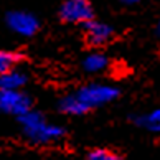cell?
<instances>
[{"label":"cell","instance_id":"7","mask_svg":"<svg viewBox=\"0 0 160 160\" xmlns=\"http://www.w3.org/2000/svg\"><path fill=\"white\" fill-rule=\"evenodd\" d=\"M28 81V76L18 69H10L0 76V89L7 91H22Z\"/></svg>","mask_w":160,"mask_h":160},{"label":"cell","instance_id":"2","mask_svg":"<svg viewBox=\"0 0 160 160\" xmlns=\"http://www.w3.org/2000/svg\"><path fill=\"white\" fill-rule=\"evenodd\" d=\"M119 88L111 86V84H102V82H91V84L81 86L78 91L74 92V96L78 101L84 106L88 111H92L101 106H106L116 101L119 98Z\"/></svg>","mask_w":160,"mask_h":160},{"label":"cell","instance_id":"11","mask_svg":"<svg viewBox=\"0 0 160 160\" xmlns=\"http://www.w3.org/2000/svg\"><path fill=\"white\" fill-rule=\"evenodd\" d=\"M22 60V56L15 51H8V50H0V76L7 71L13 69L15 64Z\"/></svg>","mask_w":160,"mask_h":160},{"label":"cell","instance_id":"14","mask_svg":"<svg viewBox=\"0 0 160 160\" xmlns=\"http://www.w3.org/2000/svg\"><path fill=\"white\" fill-rule=\"evenodd\" d=\"M155 33H157V37L160 38V20L157 22V27H155Z\"/></svg>","mask_w":160,"mask_h":160},{"label":"cell","instance_id":"13","mask_svg":"<svg viewBox=\"0 0 160 160\" xmlns=\"http://www.w3.org/2000/svg\"><path fill=\"white\" fill-rule=\"evenodd\" d=\"M124 5H137L140 2H144V0H121Z\"/></svg>","mask_w":160,"mask_h":160},{"label":"cell","instance_id":"10","mask_svg":"<svg viewBox=\"0 0 160 160\" xmlns=\"http://www.w3.org/2000/svg\"><path fill=\"white\" fill-rule=\"evenodd\" d=\"M58 108H60V111L66 116H84L86 112H89L78 101V98H76L74 94H68V96L61 98L60 102H58Z\"/></svg>","mask_w":160,"mask_h":160},{"label":"cell","instance_id":"9","mask_svg":"<svg viewBox=\"0 0 160 160\" xmlns=\"http://www.w3.org/2000/svg\"><path fill=\"white\" fill-rule=\"evenodd\" d=\"M132 121L137 124L139 127L149 130L153 134H160V108L153 109L147 114H142L137 117H132Z\"/></svg>","mask_w":160,"mask_h":160},{"label":"cell","instance_id":"6","mask_svg":"<svg viewBox=\"0 0 160 160\" xmlns=\"http://www.w3.org/2000/svg\"><path fill=\"white\" fill-rule=\"evenodd\" d=\"M82 30H84L86 43L94 46V48L108 45L109 41L114 38V28H112L109 23L96 20V18H92L91 22L84 23V25H82Z\"/></svg>","mask_w":160,"mask_h":160},{"label":"cell","instance_id":"4","mask_svg":"<svg viewBox=\"0 0 160 160\" xmlns=\"http://www.w3.org/2000/svg\"><path fill=\"white\" fill-rule=\"evenodd\" d=\"M5 23L13 33L27 38L37 35V32L40 30V20L37 18V15L23 10L8 12L7 17H5Z\"/></svg>","mask_w":160,"mask_h":160},{"label":"cell","instance_id":"1","mask_svg":"<svg viewBox=\"0 0 160 160\" xmlns=\"http://www.w3.org/2000/svg\"><path fill=\"white\" fill-rule=\"evenodd\" d=\"M22 132L27 140L35 145H48L60 140L64 135V129L58 124L48 122L45 116L38 111H28L27 114L18 117Z\"/></svg>","mask_w":160,"mask_h":160},{"label":"cell","instance_id":"3","mask_svg":"<svg viewBox=\"0 0 160 160\" xmlns=\"http://www.w3.org/2000/svg\"><path fill=\"white\" fill-rule=\"evenodd\" d=\"M60 20L71 25H84L94 18L91 0H64L60 7Z\"/></svg>","mask_w":160,"mask_h":160},{"label":"cell","instance_id":"5","mask_svg":"<svg viewBox=\"0 0 160 160\" xmlns=\"http://www.w3.org/2000/svg\"><path fill=\"white\" fill-rule=\"evenodd\" d=\"M32 111V99L23 91L0 89V112L20 117Z\"/></svg>","mask_w":160,"mask_h":160},{"label":"cell","instance_id":"8","mask_svg":"<svg viewBox=\"0 0 160 160\" xmlns=\"http://www.w3.org/2000/svg\"><path fill=\"white\" fill-rule=\"evenodd\" d=\"M109 58L104 55L102 51H92L89 55H86V58L82 60V69L86 73L96 74V73H102L109 68Z\"/></svg>","mask_w":160,"mask_h":160},{"label":"cell","instance_id":"12","mask_svg":"<svg viewBox=\"0 0 160 160\" xmlns=\"http://www.w3.org/2000/svg\"><path fill=\"white\" fill-rule=\"evenodd\" d=\"M86 160H122V157L111 149H92Z\"/></svg>","mask_w":160,"mask_h":160}]
</instances>
